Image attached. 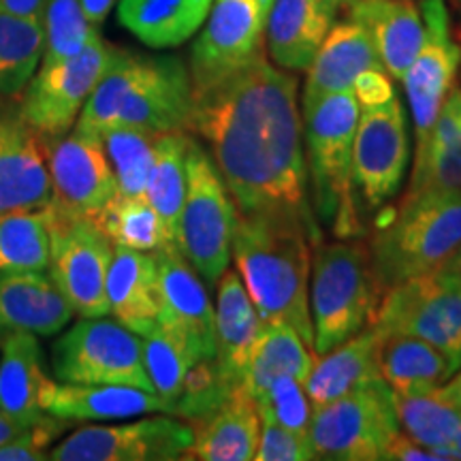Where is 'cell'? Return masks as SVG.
<instances>
[{
    "instance_id": "1",
    "label": "cell",
    "mask_w": 461,
    "mask_h": 461,
    "mask_svg": "<svg viewBox=\"0 0 461 461\" xmlns=\"http://www.w3.org/2000/svg\"><path fill=\"white\" fill-rule=\"evenodd\" d=\"M188 131L210 146L238 214L295 216L321 244L293 75L261 56L194 96Z\"/></svg>"
},
{
    "instance_id": "2",
    "label": "cell",
    "mask_w": 461,
    "mask_h": 461,
    "mask_svg": "<svg viewBox=\"0 0 461 461\" xmlns=\"http://www.w3.org/2000/svg\"><path fill=\"white\" fill-rule=\"evenodd\" d=\"M312 248L308 227L288 214H238L230 241V257L261 321H286L310 348Z\"/></svg>"
},
{
    "instance_id": "3",
    "label": "cell",
    "mask_w": 461,
    "mask_h": 461,
    "mask_svg": "<svg viewBox=\"0 0 461 461\" xmlns=\"http://www.w3.org/2000/svg\"><path fill=\"white\" fill-rule=\"evenodd\" d=\"M193 107V82L184 60L113 48L73 129L95 135L112 126H132L154 135L188 131Z\"/></svg>"
},
{
    "instance_id": "4",
    "label": "cell",
    "mask_w": 461,
    "mask_h": 461,
    "mask_svg": "<svg viewBox=\"0 0 461 461\" xmlns=\"http://www.w3.org/2000/svg\"><path fill=\"white\" fill-rule=\"evenodd\" d=\"M459 248L461 193H419L403 197L395 214L378 221L367 250L384 293L440 269Z\"/></svg>"
},
{
    "instance_id": "5",
    "label": "cell",
    "mask_w": 461,
    "mask_h": 461,
    "mask_svg": "<svg viewBox=\"0 0 461 461\" xmlns=\"http://www.w3.org/2000/svg\"><path fill=\"white\" fill-rule=\"evenodd\" d=\"M303 113L305 167L316 221L333 224L338 235L359 233L361 224L350 197L353 141L359 122V101L353 90L322 96Z\"/></svg>"
},
{
    "instance_id": "6",
    "label": "cell",
    "mask_w": 461,
    "mask_h": 461,
    "mask_svg": "<svg viewBox=\"0 0 461 461\" xmlns=\"http://www.w3.org/2000/svg\"><path fill=\"white\" fill-rule=\"evenodd\" d=\"M310 316L314 353L325 355L366 330L383 297L367 246L357 241L314 246Z\"/></svg>"
},
{
    "instance_id": "7",
    "label": "cell",
    "mask_w": 461,
    "mask_h": 461,
    "mask_svg": "<svg viewBox=\"0 0 461 461\" xmlns=\"http://www.w3.org/2000/svg\"><path fill=\"white\" fill-rule=\"evenodd\" d=\"M238 207L210 154L190 137L184 199L176 246L203 282L216 285L229 269Z\"/></svg>"
},
{
    "instance_id": "8",
    "label": "cell",
    "mask_w": 461,
    "mask_h": 461,
    "mask_svg": "<svg viewBox=\"0 0 461 461\" xmlns=\"http://www.w3.org/2000/svg\"><path fill=\"white\" fill-rule=\"evenodd\" d=\"M397 431L393 389L383 378L314 406L310 420L316 459L330 461L383 459Z\"/></svg>"
},
{
    "instance_id": "9",
    "label": "cell",
    "mask_w": 461,
    "mask_h": 461,
    "mask_svg": "<svg viewBox=\"0 0 461 461\" xmlns=\"http://www.w3.org/2000/svg\"><path fill=\"white\" fill-rule=\"evenodd\" d=\"M51 370L58 383L129 384L152 391L140 333L115 319L82 316L51 348Z\"/></svg>"
},
{
    "instance_id": "10",
    "label": "cell",
    "mask_w": 461,
    "mask_h": 461,
    "mask_svg": "<svg viewBox=\"0 0 461 461\" xmlns=\"http://www.w3.org/2000/svg\"><path fill=\"white\" fill-rule=\"evenodd\" d=\"M370 325L436 346L455 370L461 367V282L447 269L387 288Z\"/></svg>"
},
{
    "instance_id": "11",
    "label": "cell",
    "mask_w": 461,
    "mask_h": 461,
    "mask_svg": "<svg viewBox=\"0 0 461 461\" xmlns=\"http://www.w3.org/2000/svg\"><path fill=\"white\" fill-rule=\"evenodd\" d=\"M51 240V278L65 293L75 314L107 316V272L113 257L112 240L88 216H71L45 207Z\"/></svg>"
},
{
    "instance_id": "12",
    "label": "cell",
    "mask_w": 461,
    "mask_h": 461,
    "mask_svg": "<svg viewBox=\"0 0 461 461\" xmlns=\"http://www.w3.org/2000/svg\"><path fill=\"white\" fill-rule=\"evenodd\" d=\"M274 0H212L190 50L193 96L203 95L263 56Z\"/></svg>"
},
{
    "instance_id": "13",
    "label": "cell",
    "mask_w": 461,
    "mask_h": 461,
    "mask_svg": "<svg viewBox=\"0 0 461 461\" xmlns=\"http://www.w3.org/2000/svg\"><path fill=\"white\" fill-rule=\"evenodd\" d=\"M112 54L113 45L103 41L96 31L82 51L56 65L39 67L17 99L26 122L45 140L67 135L105 73Z\"/></svg>"
},
{
    "instance_id": "14",
    "label": "cell",
    "mask_w": 461,
    "mask_h": 461,
    "mask_svg": "<svg viewBox=\"0 0 461 461\" xmlns=\"http://www.w3.org/2000/svg\"><path fill=\"white\" fill-rule=\"evenodd\" d=\"M411 158L408 122L402 101L363 107L357 122L350 165V197L361 210L376 212L395 197ZM357 212V210H355Z\"/></svg>"
},
{
    "instance_id": "15",
    "label": "cell",
    "mask_w": 461,
    "mask_h": 461,
    "mask_svg": "<svg viewBox=\"0 0 461 461\" xmlns=\"http://www.w3.org/2000/svg\"><path fill=\"white\" fill-rule=\"evenodd\" d=\"M193 429L176 414L160 412L124 425H90L50 451L51 461H173L184 459Z\"/></svg>"
},
{
    "instance_id": "16",
    "label": "cell",
    "mask_w": 461,
    "mask_h": 461,
    "mask_svg": "<svg viewBox=\"0 0 461 461\" xmlns=\"http://www.w3.org/2000/svg\"><path fill=\"white\" fill-rule=\"evenodd\" d=\"M420 15L425 22L423 43L402 77L417 132L414 157L428 146L431 129L461 65V48L451 34L445 0H420Z\"/></svg>"
},
{
    "instance_id": "17",
    "label": "cell",
    "mask_w": 461,
    "mask_h": 461,
    "mask_svg": "<svg viewBox=\"0 0 461 461\" xmlns=\"http://www.w3.org/2000/svg\"><path fill=\"white\" fill-rule=\"evenodd\" d=\"M45 158L51 205L65 214L96 218L118 194V182L101 135L73 129L62 137L45 140Z\"/></svg>"
},
{
    "instance_id": "18",
    "label": "cell",
    "mask_w": 461,
    "mask_h": 461,
    "mask_svg": "<svg viewBox=\"0 0 461 461\" xmlns=\"http://www.w3.org/2000/svg\"><path fill=\"white\" fill-rule=\"evenodd\" d=\"M50 201L45 140L26 122L17 99L0 96V218L43 210Z\"/></svg>"
},
{
    "instance_id": "19",
    "label": "cell",
    "mask_w": 461,
    "mask_h": 461,
    "mask_svg": "<svg viewBox=\"0 0 461 461\" xmlns=\"http://www.w3.org/2000/svg\"><path fill=\"white\" fill-rule=\"evenodd\" d=\"M152 255L157 261L158 322L186 336L201 359H214L216 310L203 278L177 246H167Z\"/></svg>"
},
{
    "instance_id": "20",
    "label": "cell",
    "mask_w": 461,
    "mask_h": 461,
    "mask_svg": "<svg viewBox=\"0 0 461 461\" xmlns=\"http://www.w3.org/2000/svg\"><path fill=\"white\" fill-rule=\"evenodd\" d=\"M73 314V305L50 272L0 276V338L11 333L56 336Z\"/></svg>"
},
{
    "instance_id": "21",
    "label": "cell",
    "mask_w": 461,
    "mask_h": 461,
    "mask_svg": "<svg viewBox=\"0 0 461 461\" xmlns=\"http://www.w3.org/2000/svg\"><path fill=\"white\" fill-rule=\"evenodd\" d=\"M43 411L67 420H113L141 414H171V406L152 391L129 384H82L50 380L41 395Z\"/></svg>"
},
{
    "instance_id": "22",
    "label": "cell",
    "mask_w": 461,
    "mask_h": 461,
    "mask_svg": "<svg viewBox=\"0 0 461 461\" xmlns=\"http://www.w3.org/2000/svg\"><path fill=\"white\" fill-rule=\"evenodd\" d=\"M261 322L238 272L227 269L218 280L214 363L229 389L244 387Z\"/></svg>"
},
{
    "instance_id": "23",
    "label": "cell",
    "mask_w": 461,
    "mask_h": 461,
    "mask_svg": "<svg viewBox=\"0 0 461 461\" xmlns=\"http://www.w3.org/2000/svg\"><path fill=\"white\" fill-rule=\"evenodd\" d=\"M372 68L384 71L370 34L350 20L331 26L308 67V77H305L302 95L303 112L314 107L322 96L353 90L355 79L363 71H372Z\"/></svg>"
},
{
    "instance_id": "24",
    "label": "cell",
    "mask_w": 461,
    "mask_h": 461,
    "mask_svg": "<svg viewBox=\"0 0 461 461\" xmlns=\"http://www.w3.org/2000/svg\"><path fill=\"white\" fill-rule=\"evenodd\" d=\"M193 445L184 459L250 461L261 434V414L255 397L244 387L235 389L216 411L190 420Z\"/></svg>"
},
{
    "instance_id": "25",
    "label": "cell",
    "mask_w": 461,
    "mask_h": 461,
    "mask_svg": "<svg viewBox=\"0 0 461 461\" xmlns=\"http://www.w3.org/2000/svg\"><path fill=\"white\" fill-rule=\"evenodd\" d=\"M350 22L370 34L389 77L402 82L425 37V22L414 0H355Z\"/></svg>"
},
{
    "instance_id": "26",
    "label": "cell",
    "mask_w": 461,
    "mask_h": 461,
    "mask_svg": "<svg viewBox=\"0 0 461 461\" xmlns=\"http://www.w3.org/2000/svg\"><path fill=\"white\" fill-rule=\"evenodd\" d=\"M336 15L338 11L322 0H274L265 31L272 60L286 71H305Z\"/></svg>"
},
{
    "instance_id": "27",
    "label": "cell",
    "mask_w": 461,
    "mask_h": 461,
    "mask_svg": "<svg viewBox=\"0 0 461 461\" xmlns=\"http://www.w3.org/2000/svg\"><path fill=\"white\" fill-rule=\"evenodd\" d=\"M384 333L376 325L344 339L330 353L316 355L303 387L314 406L330 403L380 378V348Z\"/></svg>"
},
{
    "instance_id": "28",
    "label": "cell",
    "mask_w": 461,
    "mask_h": 461,
    "mask_svg": "<svg viewBox=\"0 0 461 461\" xmlns=\"http://www.w3.org/2000/svg\"><path fill=\"white\" fill-rule=\"evenodd\" d=\"M109 314L135 333H148L158 322L157 261L152 252L113 246L107 272Z\"/></svg>"
},
{
    "instance_id": "29",
    "label": "cell",
    "mask_w": 461,
    "mask_h": 461,
    "mask_svg": "<svg viewBox=\"0 0 461 461\" xmlns=\"http://www.w3.org/2000/svg\"><path fill=\"white\" fill-rule=\"evenodd\" d=\"M0 411L28 420L43 419L41 395L50 384L43 350L32 333L0 338Z\"/></svg>"
},
{
    "instance_id": "30",
    "label": "cell",
    "mask_w": 461,
    "mask_h": 461,
    "mask_svg": "<svg viewBox=\"0 0 461 461\" xmlns=\"http://www.w3.org/2000/svg\"><path fill=\"white\" fill-rule=\"evenodd\" d=\"M419 193H461V88L453 86L442 103L423 152L414 157L403 197Z\"/></svg>"
},
{
    "instance_id": "31",
    "label": "cell",
    "mask_w": 461,
    "mask_h": 461,
    "mask_svg": "<svg viewBox=\"0 0 461 461\" xmlns=\"http://www.w3.org/2000/svg\"><path fill=\"white\" fill-rule=\"evenodd\" d=\"M212 0H120L118 20L152 50L186 43L203 26Z\"/></svg>"
},
{
    "instance_id": "32",
    "label": "cell",
    "mask_w": 461,
    "mask_h": 461,
    "mask_svg": "<svg viewBox=\"0 0 461 461\" xmlns=\"http://www.w3.org/2000/svg\"><path fill=\"white\" fill-rule=\"evenodd\" d=\"M457 372L436 346L425 339L387 333L380 348V378L395 393H425L445 384Z\"/></svg>"
},
{
    "instance_id": "33",
    "label": "cell",
    "mask_w": 461,
    "mask_h": 461,
    "mask_svg": "<svg viewBox=\"0 0 461 461\" xmlns=\"http://www.w3.org/2000/svg\"><path fill=\"white\" fill-rule=\"evenodd\" d=\"M310 350L312 348L286 321H263L244 389L257 400L280 376H293L305 383L316 359V353Z\"/></svg>"
},
{
    "instance_id": "34",
    "label": "cell",
    "mask_w": 461,
    "mask_h": 461,
    "mask_svg": "<svg viewBox=\"0 0 461 461\" xmlns=\"http://www.w3.org/2000/svg\"><path fill=\"white\" fill-rule=\"evenodd\" d=\"M188 143V131H173L158 135L146 186V199L163 218L173 241L177 240L182 205L186 199Z\"/></svg>"
},
{
    "instance_id": "35",
    "label": "cell",
    "mask_w": 461,
    "mask_h": 461,
    "mask_svg": "<svg viewBox=\"0 0 461 461\" xmlns=\"http://www.w3.org/2000/svg\"><path fill=\"white\" fill-rule=\"evenodd\" d=\"M43 56V24L0 7V96L20 99Z\"/></svg>"
},
{
    "instance_id": "36",
    "label": "cell",
    "mask_w": 461,
    "mask_h": 461,
    "mask_svg": "<svg viewBox=\"0 0 461 461\" xmlns=\"http://www.w3.org/2000/svg\"><path fill=\"white\" fill-rule=\"evenodd\" d=\"M143 342V366H146L148 378L152 383L154 393L176 408L177 397L184 389V380L188 372L197 366L201 359L199 350L182 333L169 330V327L157 325L141 336Z\"/></svg>"
},
{
    "instance_id": "37",
    "label": "cell",
    "mask_w": 461,
    "mask_h": 461,
    "mask_svg": "<svg viewBox=\"0 0 461 461\" xmlns=\"http://www.w3.org/2000/svg\"><path fill=\"white\" fill-rule=\"evenodd\" d=\"M95 221L113 246L140 252H158L167 246H176L163 218L146 197L115 194Z\"/></svg>"
},
{
    "instance_id": "38",
    "label": "cell",
    "mask_w": 461,
    "mask_h": 461,
    "mask_svg": "<svg viewBox=\"0 0 461 461\" xmlns=\"http://www.w3.org/2000/svg\"><path fill=\"white\" fill-rule=\"evenodd\" d=\"M50 258L51 240L45 207L0 218V276L48 272Z\"/></svg>"
},
{
    "instance_id": "39",
    "label": "cell",
    "mask_w": 461,
    "mask_h": 461,
    "mask_svg": "<svg viewBox=\"0 0 461 461\" xmlns=\"http://www.w3.org/2000/svg\"><path fill=\"white\" fill-rule=\"evenodd\" d=\"M101 140L118 182V194L146 197L158 135L132 126H112L101 132Z\"/></svg>"
},
{
    "instance_id": "40",
    "label": "cell",
    "mask_w": 461,
    "mask_h": 461,
    "mask_svg": "<svg viewBox=\"0 0 461 461\" xmlns=\"http://www.w3.org/2000/svg\"><path fill=\"white\" fill-rule=\"evenodd\" d=\"M393 408L403 434L428 448L448 445L461 425L459 408L440 400L434 391H425V393H395L393 391Z\"/></svg>"
},
{
    "instance_id": "41",
    "label": "cell",
    "mask_w": 461,
    "mask_h": 461,
    "mask_svg": "<svg viewBox=\"0 0 461 461\" xmlns=\"http://www.w3.org/2000/svg\"><path fill=\"white\" fill-rule=\"evenodd\" d=\"M43 56L41 65L50 67L67 60L84 50L99 28L86 20L79 0H48L43 9Z\"/></svg>"
},
{
    "instance_id": "42",
    "label": "cell",
    "mask_w": 461,
    "mask_h": 461,
    "mask_svg": "<svg viewBox=\"0 0 461 461\" xmlns=\"http://www.w3.org/2000/svg\"><path fill=\"white\" fill-rule=\"evenodd\" d=\"M257 408L261 419H269L282 428L310 438V420H312L314 403L305 393L302 380L280 376L269 384L261 397H257Z\"/></svg>"
},
{
    "instance_id": "43",
    "label": "cell",
    "mask_w": 461,
    "mask_h": 461,
    "mask_svg": "<svg viewBox=\"0 0 461 461\" xmlns=\"http://www.w3.org/2000/svg\"><path fill=\"white\" fill-rule=\"evenodd\" d=\"M71 425V420L45 414L43 419L34 420L32 425L0 447V461H43L50 459L51 445L60 438Z\"/></svg>"
},
{
    "instance_id": "44",
    "label": "cell",
    "mask_w": 461,
    "mask_h": 461,
    "mask_svg": "<svg viewBox=\"0 0 461 461\" xmlns=\"http://www.w3.org/2000/svg\"><path fill=\"white\" fill-rule=\"evenodd\" d=\"M258 461H310L316 459L310 438L282 428L269 419H261V434L255 453Z\"/></svg>"
},
{
    "instance_id": "45",
    "label": "cell",
    "mask_w": 461,
    "mask_h": 461,
    "mask_svg": "<svg viewBox=\"0 0 461 461\" xmlns=\"http://www.w3.org/2000/svg\"><path fill=\"white\" fill-rule=\"evenodd\" d=\"M353 92L359 101V107H376L391 101L395 96L393 84H391L387 71H363L355 79Z\"/></svg>"
},
{
    "instance_id": "46",
    "label": "cell",
    "mask_w": 461,
    "mask_h": 461,
    "mask_svg": "<svg viewBox=\"0 0 461 461\" xmlns=\"http://www.w3.org/2000/svg\"><path fill=\"white\" fill-rule=\"evenodd\" d=\"M383 461H438L434 448H428L412 440L403 431H397L393 440L389 442L387 451L383 455Z\"/></svg>"
},
{
    "instance_id": "47",
    "label": "cell",
    "mask_w": 461,
    "mask_h": 461,
    "mask_svg": "<svg viewBox=\"0 0 461 461\" xmlns=\"http://www.w3.org/2000/svg\"><path fill=\"white\" fill-rule=\"evenodd\" d=\"M48 0H0V7L11 11V14L28 17V20L41 22L43 9Z\"/></svg>"
},
{
    "instance_id": "48",
    "label": "cell",
    "mask_w": 461,
    "mask_h": 461,
    "mask_svg": "<svg viewBox=\"0 0 461 461\" xmlns=\"http://www.w3.org/2000/svg\"><path fill=\"white\" fill-rule=\"evenodd\" d=\"M79 3H82V11H84L86 20H88L95 28H99L103 22L107 20L109 11L115 7V3H118V0H79Z\"/></svg>"
},
{
    "instance_id": "49",
    "label": "cell",
    "mask_w": 461,
    "mask_h": 461,
    "mask_svg": "<svg viewBox=\"0 0 461 461\" xmlns=\"http://www.w3.org/2000/svg\"><path fill=\"white\" fill-rule=\"evenodd\" d=\"M28 425V420H22V419H15L7 414L5 411H0V447L7 445L9 440H14L15 436H20L22 431H24Z\"/></svg>"
},
{
    "instance_id": "50",
    "label": "cell",
    "mask_w": 461,
    "mask_h": 461,
    "mask_svg": "<svg viewBox=\"0 0 461 461\" xmlns=\"http://www.w3.org/2000/svg\"><path fill=\"white\" fill-rule=\"evenodd\" d=\"M434 393L440 397V400H445L451 403V406L459 408L461 411V372L455 374L447 380L445 384H440V387L434 389Z\"/></svg>"
},
{
    "instance_id": "51",
    "label": "cell",
    "mask_w": 461,
    "mask_h": 461,
    "mask_svg": "<svg viewBox=\"0 0 461 461\" xmlns=\"http://www.w3.org/2000/svg\"><path fill=\"white\" fill-rule=\"evenodd\" d=\"M442 269H447L448 274H453L455 278L461 282V248H459L457 252H455L451 258H448L445 265H442Z\"/></svg>"
},
{
    "instance_id": "52",
    "label": "cell",
    "mask_w": 461,
    "mask_h": 461,
    "mask_svg": "<svg viewBox=\"0 0 461 461\" xmlns=\"http://www.w3.org/2000/svg\"><path fill=\"white\" fill-rule=\"evenodd\" d=\"M445 447L451 448V451L455 453V457H457V461H461V425H459V429L455 431L451 442H448V445H445Z\"/></svg>"
},
{
    "instance_id": "53",
    "label": "cell",
    "mask_w": 461,
    "mask_h": 461,
    "mask_svg": "<svg viewBox=\"0 0 461 461\" xmlns=\"http://www.w3.org/2000/svg\"><path fill=\"white\" fill-rule=\"evenodd\" d=\"M322 3H325V5H330L331 9L339 11V9H342V7H350V5H353L355 0H322Z\"/></svg>"
}]
</instances>
